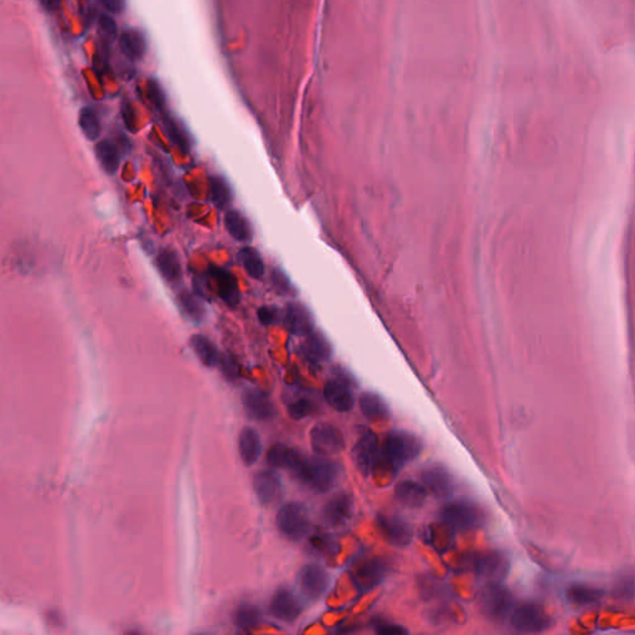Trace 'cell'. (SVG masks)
<instances>
[{"label":"cell","instance_id":"obj_39","mask_svg":"<svg viewBox=\"0 0 635 635\" xmlns=\"http://www.w3.org/2000/svg\"><path fill=\"white\" fill-rule=\"evenodd\" d=\"M313 412V403L307 398H300L288 406V414L295 419H307Z\"/></svg>","mask_w":635,"mask_h":635},{"label":"cell","instance_id":"obj_33","mask_svg":"<svg viewBox=\"0 0 635 635\" xmlns=\"http://www.w3.org/2000/svg\"><path fill=\"white\" fill-rule=\"evenodd\" d=\"M603 597L602 589L586 586V584H572L567 588V598L576 605H594Z\"/></svg>","mask_w":635,"mask_h":635},{"label":"cell","instance_id":"obj_45","mask_svg":"<svg viewBox=\"0 0 635 635\" xmlns=\"http://www.w3.org/2000/svg\"><path fill=\"white\" fill-rule=\"evenodd\" d=\"M106 11L113 14H121L125 9V0H99Z\"/></svg>","mask_w":635,"mask_h":635},{"label":"cell","instance_id":"obj_29","mask_svg":"<svg viewBox=\"0 0 635 635\" xmlns=\"http://www.w3.org/2000/svg\"><path fill=\"white\" fill-rule=\"evenodd\" d=\"M94 152L102 169L109 175L116 174L121 163V155L117 145L109 140H101L99 144L96 145Z\"/></svg>","mask_w":635,"mask_h":635},{"label":"cell","instance_id":"obj_31","mask_svg":"<svg viewBox=\"0 0 635 635\" xmlns=\"http://www.w3.org/2000/svg\"><path fill=\"white\" fill-rule=\"evenodd\" d=\"M190 345L192 350L200 359V362L207 367H215L220 362V354L217 352L216 346L207 339L206 336L194 335L190 339Z\"/></svg>","mask_w":635,"mask_h":635},{"label":"cell","instance_id":"obj_14","mask_svg":"<svg viewBox=\"0 0 635 635\" xmlns=\"http://www.w3.org/2000/svg\"><path fill=\"white\" fill-rule=\"evenodd\" d=\"M283 323L290 333L307 336L314 331V318L307 305L300 302H290L283 312Z\"/></svg>","mask_w":635,"mask_h":635},{"label":"cell","instance_id":"obj_19","mask_svg":"<svg viewBox=\"0 0 635 635\" xmlns=\"http://www.w3.org/2000/svg\"><path fill=\"white\" fill-rule=\"evenodd\" d=\"M253 489L259 500L264 505H269L278 500L282 494V481L273 470H262L254 475Z\"/></svg>","mask_w":635,"mask_h":635},{"label":"cell","instance_id":"obj_18","mask_svg":"<svg viewBox=\"0 0 635 635\" xmlns=\"http://www.w3.org/2000/svg\"><path fill=\"white\" fill-rule=\"evenodd\" d=\"M242 401L248 416L257 421H269L276 414V408L269 395L259 388L246 390Z\"/></svg>","mask_w":635,"mask_h":635},{"label":"cell","instance_id":"obj_35","mask_svg":"<svg viewBox=\"0 0 635 635\" xmlns=\"http://www.w3.org/2000/svg\"><path fill=\"white\" fill-rule=\"evenodd\" d=\"M164 127H166V133L174 144L178 145L185 153L187 150H190L192 143H190L187 132L176 119L171 118V116H168L164 119Z\"/></svg>","mask_w":635,"mask_h":635},{"label":"cell","instance_id":"obj_13","mask_svg":"<svg viewBox=\"0 0 635 635\" xmlns=\"http://www.w3.org/2000/svg\"><path fill=\"white\" fill-rule=\"evenodd\" d=\"M324 398L326 403L338 412H349L355 403L352 383L346 377H334L329 380L324 386Z\"/></svg>","mask_w":635,"mask_h":635},{"label":"cell","instance_id":"obj_48","mask_svg":"<svg viewBox=\"0 0 635 635\" xmlns=\"http://www.w3.org/2000/svg\"><path fill=\"white\" fill-rule=\"evenodd\" d=\"M60 1L61 0H39L42 8L47 11H56L57 8L60 6Z\"/></svg>","mask_w":635,"mask_h":635},{"label":"cell","instance_id":"obj_20","mask_svg":"<svg viewBox=\"0 0 635 635\" xmlns=\"http://www.w3.org/2000/svg\"><path fill=\"white\" fill-rule=\"evenodd\" d=\"M303 357L312 364H323L331 357L333 347L331 341L321 331H313L305 336L304 343L302 345Z\"/></svg>","mask_w":635,"mask_h":635},{"label":"cell","instance_id":"obj_12","mask_svg":"<svg viewBox=\"0 0 635 635\" xmlns=\"http://www.w3.org/2000/svg\"><path fill=\"white\" fill-rule=\"evenodd\" d=\"M421 481L427 491L437 498H448L455 491L453 475L442 465H429L421 473Z\"/></svg>","mask_w":635,"mask_h":635},{"label":"cell","instance_id":"obj_7","mask_svg":"<svg viewBox=\"0 0 635 635\" xmlns=\"http://www.w3.org/2000/svg\"><path fill=\"white\" fill-rule=\"evenodd\" d=\"M352 458L362 474L365 476L372 474L381 462V450L376 434L371 431L362 432L352 450Z\"/></svg>","mask_w":635,"mask_h":635},{"label":"cell","instance_id":"obj_5","mask_svg":"<svg viewBox=\"0 0 635 635\" xmlns=\"http://www.w3.org/2000/svg\"><path fill=\"white\" fill-rule=\"evenodd\" d=\"M510 623L512 628L520 633L535 634L548 629L551 620L541 605L534 602H522L514 605L510 613Z\"/></svg>","mask_w":635,"mask_h":635},{"label":"cell","instance_id":"obj_15","mask_svg":"<svg viewBox=\"0 0 635 635\" xmlns=\"http://www.w3.org/2000/svg\"><path fill=\"white\" fill-rule=\"evenodd\" d=\"M377 525L383 536L388 538V543H393L396 548L408 546L414 538V530L411 524L402 517L381 515L377 519Z\"/></svg>","mask_w":635,"mask_h":635},{"label":"cell","instance_id":"obj_36","mask_svg":"<svg viewBox=\"0 0 635 635\" xmlns=\"http://www.w3.org/2000/svg\"><path fill=\"white\" fill-rule=\"evenodd\" d=\"M78 123L82 130L83 135L88 140H96L99 138V133H101V124H99L97 114L92 109L85 107L81 109Z\"/></svg>","mask_w":635,"mask_h":635},{"label":"cell","instance_id":"obj_47","mask_svg":"<svg viewBox=\"0 0 635 635\" xmlns=\"http://www.w3.org/2000/svg\"><path fill=\"white\" fill-rule=\"evenodd\" d=\"M96 9H97V8H96V4H93L92 1H90L87 8L85 9V13H86V20H87V23H90V25L92 24V21L94 20V18L97 16V11H96Z\"/></svg>","mask_w":635,"mask_h":635},{"label":"cell","instance_id":"obj_34","mask_svg":"<svg viewBox=\"0 0 635 635\" xmlns=\"http://www.w3.org/2000/svg\"><path fill=\"white\" fill-rule=\"evenodd\" d=\"M238 259L242 264L243 269H246L252 278L259 279L266 273L264 262L259 251L253 247H243L238 253Z\"/></svg>","mask_w":635,"mask_h":635},{"label":"cell","instance_id":"obj_4","mask_svg":"<svg viewBox=\"0 0 635 635\" xmlns=\"http://www.w3.org/2000/svg\"><path fill=\"white\" fill-rule=\"evenodd\" d=\"M276 524L282 535L292 541H300L309 532L312 520L304 504L290 501L280 506L276 517Z\"/></svg>","mask_w":635,"mask_h":635},{"label":"cell","instance_id":"obj_46","mask_svg":"<svg viewBox=\"0 0 635 635\" xmlns=\"http://www.w3.org/2000/svg\"><path fill=\"white\" fill-rule=\"evenodd\" d=\"M122 114H123V121L125 125H127V128H130L132 130H135V111H133V107H132V104L130 102H123V104H122Z\"/></svg>","mask_w":635,"mask_h":635},{"label":"cell","instance_id":"obj_2","mask_svg":"<svg viewBox=\"0 0 635 635\" xmlns=\"http://www.w3.org/2000/svg\"><path fill=\"white\" fill-rule=\"evenodd\" d=\"M422 442L414 434L406 431H393L383 442L381 458L393 473L419 458Z\"/></svg>","mask_w":635,"mask_h":635},{"label":"cell","instance_id":"obj_23","mask_svg":"<svg viewBox=\"0 0 635 635\" xmlns=\"http://www.w3.org/2000/svg\"><path fill=\"white\" fill-rule=\"evenodd\" d=\"M395 499L406 507L417 509L424 505L427 499V489L424 484L414 481H403L395 488Z\"/></svg>","mask_w":635,"mask_h":635},{"label":"cell","instance_id":"obj_28","mask_svg":"<svg viewBox=\"0 0 635 635\" xmlns=\"http://www.w3.org/2000/svg\"><path fill=\"white\" fill-rule=\"evenodd\" d=\"M155 266L161 272L163 278L168 280L169 283H180L181 278H183V271H181L180 261L178 259L175 253L171 252L169 249L161 251L155 259Z\"/></svg>","mask_w":635,"mask_h":635},{"label":"cell","instance_id":"obj_6","mask_svg":"<svg viewBox=\"0 0 635 635\" xmlns=\"http://www.w3.org/2000/svg\"><path fill=\"white\" fill-rule=\"evenodd\" d=\"M310 444L315 455L333 457L345 448V439L334 424L321 422L310 431Z\"/></svg>","mask_w":635,"mask_h":635},{"label":"cell","instance_id":"obj_43","mask_svg":"<svg viewBox=\"0 0 635 635\" xmlns=\"http://www.w3.org/2000/svg\"><path fill=\"white\" fill-rule=\"evenodd\" d=\"M99 23V27L102 29L104 34H107L109 37H116L117 35L118 27H117V24H116V21H114L112 16H109V14H101Z\"/></svg>","mask_w":635,"mask_h":635},{"label":"cell","instance_id":"obj_10","mask_svg":"<svg viewBox=\"0 0 635 635\" xmlns=\"http://www.w3.org/2000/svg\"><path fill=\"white\" fill-rule=\"evenodd\" d=\"M510 569L509 558L498 551L481 553L475 561L476 574L489 584H500Z\"/></svg>","mask_w":635,"mask_h":635},{"label":"cell","instance_id":"obj_9","mask_svg":"<svg viewBox=\"0 0 635 635\" xmlns=\"http://www.w3.org/2000/svg\"><path fill=\"white\" fill-rule=\"evenodd\" d=\"M481 605L486 615L494 619L510 615L514 608L512 596L500 584H491L481 596Z\"/></svg>","mask_w":635,"mask_h":635},{"label":"cell","instance_id":"obj_41","mask_svg":"<svg viewBox=\"0 0 635 635\" xmlns=\"http://www.w3.org/2000/svg\"><path fill=\"white\" fill-rule=\"evenodd\" d=\"M148 94H149L150 101L153 102L156 109H164V106H166V94H164V91L161 88V83L156 82L155 80H149V82H148Z\"/></svg>","mask_w":635,"mask_h":635},{"label":"cell","instance_id":"obj_24","mask_svg":"<svg viewBox=\"0 0 635 635\" xmlns=\"http://www.w3.org/2000/svg\"><path fill=\"white\" fill-rule=\"evenodd\" d=\"M238 450L245 464H254L262 453V442L259 432L251 427L243 429L238 439Z\"/></svg>","mask_w":635,"mask_h":635},{"label":"cell","instance_id":"obj_21","mask_svg":"<svg viewBox=\"0 0 635 635\" xmlns=\"http://www.w3.org/2000/svg\"><path fill=\"white\" fill-rule=\"evenodd\" d=\"M304 455L300 452L290 448L284 444H274L269 448L267 453V463L272 468L276 469H287L290 471H295L297 467L300 464V462L303 460Z\"/></svg>","mask_w":635,"mask_h":635},{"label":"cell","instance_id":"obj_1","mask_svg":"<svg viewBox=\"0 0 635 635\" xmlns=\"http://www.w3.org/2000/svg\"><path fill=\"white\" fill-rule=\"evenodd\" d=\"M295 478L315 493H326L331 491L340 478V465L329 457H304L293 471Z\"/></svg>","mask_w":635,"mask_h":635},{"label":"cell","instance_id":"obj_37","mask_svg":"<svg viewBox=\"0 0 635 635\" xmlns=\"http://www.w3.org/2000/svg\"><path fill=\"white\" fill-rule=\"evenodd\" d=\"M235 620H236V625L238 628L243 630L251 629L253 627L259 624V620H261V613L256 607L243 605L238 610Z\"/></svg>","mask_w":635,"mask_h":635},{"label":"cell","instance_id":"obj_11","mask_svg":"<svg viewBox=\"0 0 635 635\" xmlns=\"http://www.w3.org/2000/svg\"><path fill=\"white\" fill-rule=\"evenodd\" d=\"M388 574V566L380 558L364 560L352 572V582L360 592H367L383 582Z\"/></svg>","mask_w":635,"mask_h":635},{"label":"cell","instance_id":"obj_22","mask_svg":"<svg viewBox=\"0 0 635 635\" xmlns=\"http://www.w3.org/2000/svg\"><path fill=\"white\" fill-rule=\"evenodd\" d=\"M359 406L365 419L371 422L388 421L391 416L388 403L385 402V400L380 395L375 393L367 391L362 393V396L359 398Z\"/></svg>","mask_w":635,"mask_h":635},{"label":"cell","instance_id":"obj_30","mask_svg":"<svg viewBox=\"0 0 635 635\" xmlns=\"http://www.w3.org/2000/svg\"><path fill=\"white\" fill-rule=\"evenodd\" d=\"M178 302H179V307H180L181 312H183L190 321H195V323H200V321L205 318L206 308H205V304L202 303V297L197 295V293L194 295V293H190V292L184 290V292H181L179 297H178Z\"/></svg>","mask_w":635,"mask_h":635},{"label":"cell","instance_id":"obj_17","mask_svg":"<svg viewBox=\"0 0 635 635\" xmlns=\"http://www.w3.org/2000/svg\"><path fill=\"white\" fill-rule=\"evenodd\" d=\"M354 500L347 493H339L326 503L323 509V519L331 526H344L352 520Z\"/></svg>","mask_w":635,"mask_h":635},{"label":"cell","instance_id":"obj_26","mask_svg":"<svg viewBox=\"0 0 635 635\" xmlns=\"http://www.w3.org/2000/svg\"><path fill=\"white\" fill-rule=\"evenodd\" d=\"M212 276L216 279L218 285V295L228 305H238L241 300L240 288L236 278L230 272L221 269L212 267Z\"/></svg>","mask_w":635,"mask_h":635},{"label":"cell","instance_id":"obj_32","mask_svg":"<svg viewBox=\"0 0 635 635\" xmlns=\"http://www.w3.org/2000/svg\"><path fill=\"white\" fill-rule=\"evenodd\" d=\"M210 197L215 206L218 209H226L231 205L233 200V192L228 181L222 176H210Z\"/></svg>","mask_w":635,"mask_h":635},{"label":"cell","instance_id":"obj_25","mask_svg":"<svg viewBox=\"0 0 635 635\" xmlns=\"http://www.w3.org/2000/svg\"><path fill=\"white\" fill-rule=\"evenodd\" d=\"M225 226L233 240H236L238 242L249 243L252 241V226L247 218L238 210H230L226 212Z\"/></svg>","mask_w":635,"mask_h":635},{"label":"cell","instance_id":"obj_42","mask_svg":"<svg viewBox=\"0 0 635 635\" xmlns=\"http://www.w3.org/2000/svg\"><path fill=\"white\" fill-rule=\"evenodd\" d=\"M280 318H283V314H280L279 309L276 307L269 305V307H262L259 309V319L264 326H273L277 324Z\"/></svg>","mask_w":635,"mask_h":635},{"label":"cell","instance_id":"obj_27","mask_svg":"<svg viewBox=\"0 0 635 635\" xmlns=\"http://www.w3.org/2000/svg\"><path fill=\"white\" fill-rule=\"evenodd\" d=\"M119 47L125 56L130 60H138L144 56L148 45L143 32L140 30L124 31L119 39Z\"/></svg>","mask_w":635,"mask_h":635},{"label":"cell","instance_id":"obj_40","mask_svg":"<svg viewBox=\"0 0 635 635\" xmlns=\"http://www.w3.org/2000/svg\"><path fill=\"white\" fill-rule=\"evenodd\" d=\"M372 628L376 631L377 634L397 635L406 633V630L403 629L402 627L393 624V622H388L386 619L374 620L372 622Z\"/></svg>","mask_w":635,"mask_h":635},{"label":"cell","instance_id":"obj_3","mask_svg":"<svg viewBox=\"0 0 635 635\" xmlns=\"http://www.w3.org/2000/svg\"><path fill=\"white\" fill-rule=\"evenodd\" d=\"M440 520L444 525L455 530H471L486 524V514L473 501L460 499L450 501L442 507Z\"/></svg>","mask_w":635,"mask_h":635},{"label":"cell","instance_id":"obj_44","mask_svg":"<svg viewBox=\"0 0 635 635\" xmlns=\"http://www.w3.org/2000/svg\"><path fill=\"white\" fill-rule=\"evenodd\" d=\"M220 365H221V370L228 378H235V377L238 376V367H236V364L228 357H223L220 359V362H218Z\"/></svg>","mask_w":635,"mask_h":635},{"label":"cell","instance_id":"obj_16","mask_svg":"<svg viewBox=\"0 0 635 635\" xmlns=\"http://www.w3.org/2000/svg\"><path fill=\"white\" fill-rule=\"evenodd\" d=\"M302 603L300 599L290 589L282 588L274 593L271 600L269 612L276 619L285 623H292L300 618L302 613Z\"/></svg>","mask_w":635,"mask_h":635},{"label":"cell","instance_id":"obj_38","mask_svg":"<svg viewBox=\"0 0 635 635\" xmlns=\"http://www.w3.org/2000/svg\"><path fill=\"white\" fill-rule=\"evenodd\" d=\"M271 280L274 290L278 295H293V285L290 283V278L282 272L280 269H273L271 274Z\"/></svg>","mask_w":635,"mask_h":635},{"label":"cell","instance_id":"obj_8","mask_svg":"<svg viewBox=\"0 0 635 635\" xmlns=\"http://www.w3.org/2000/svg\"><path fill=\"white\" fill-rule=\"evenodd\" d=\"M300 592L305 598L316 600L321 598L331 586V577L319 565L310 563L300 569L298 576Z\"/></svg>","mask_w":635,"mask_h":635}]
</instances>
